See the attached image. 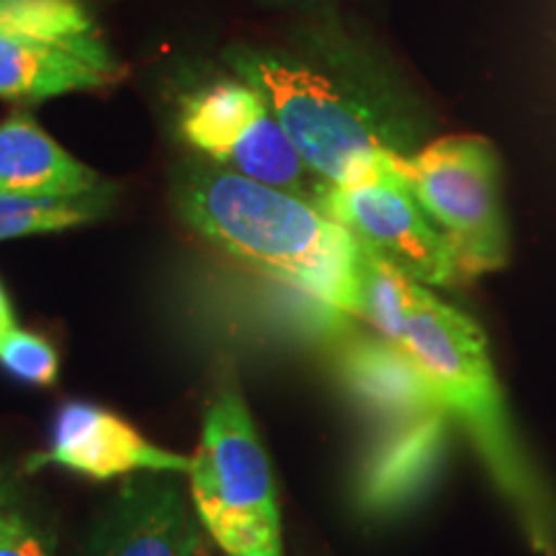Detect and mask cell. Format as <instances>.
Instances as JSON below:
<instances>
[{"mask_svg": "<svg viewBox=\"0 0 556 556\" xmlns=\"http://www.w3.org/2000/svg\"><path fill=\"white\" fill-rule=\"evenodd\" d=\"M178 131L222 168L299 197H317L319 184L309 180L307 163L263 96L245 80H219L186 96Z\"/></svg>", "mask_w": 556, "mask_h": 556, "instance_id": "obj_6", "label": "cell"}, {"mask_svg": "<svg viewBox=\"0 0 556 556\" xmlns=\"http://www.w3.org/2000/svg\"><path fill=\"white\" fill-rule=\"evenodd\" d=\"M338 377L364 413L387 426L446 413L415 358L381 336L340 340Z\"/></svg>", "mask_w": 556, "mask_h": 556, "instance_id": "obj_12", "label": "cell"}, {"mask_svg": "<svg viewBox=\"0 0 556 556\" xmlns=\"http://www.w3.org/2000/svg\"><path fill=\"white\" fill-rule=\"evenodd\" d=\"M315 201L358 242L422 287H454L464 281L446 235L433 225L400 176L353 186L319 184Z\"/></svg>", "mask_w": 556, "mask_h": 556, "instance_id": "obj_7", "label": "cell"}, {"mask_svg": "<svg viewBox=\"0 0 556 556\" xmlns=\"http://www.w3.org/2000/svg\"><path fill=\"white\" fill-rule=\"evenodd\" d=\"M189 520L180 475H135L99 518L86 556H184Z\"/></svg>", "mask_w": 556, "mask_h": 556, "instance_id": "obj_10", "label": "cell"}, {"mask_svg": "<svg viewBox=\"0 0 556 556\" xmlns=\"http://www.w3.org/2000/svg\"><path fill=\"white\" fill-rule=\"evenodd\" d=\"M122 78V65L96 31H0V99L37 103Z\"/></svg>", "mask_w": 556, "mask_h": 556, "instance_id": "obj_9", "label": "cell"}, {"mask_svg": "<svg viewBox=\"0 0 556 556\" xmlns=\"http://www.w3.org/2000/svg\"><path fill=\"white\" fill-rule=\"evenodd\" d=\"M0 31L86 34L96 26L80 0H0Z\"/></svg>", "mask_w": 556, "mask_h": 556, "instance_id": "obj_17", "label": "cell"}, {"mask_svg": "<svg viewBox=\"0 0 556 556\" xmlns=\"http://www.w3.org/2000/svg\"><path fill=\"white\" fill-rule=\"evenodd\" d=\"M106 186L39 127L31 116L0 122V193L29 199H73Z\"/></svg>", "mask_w": 556, "mask_h": 556, "instance_id": "obj_13", "label": "cell"}, {"mask_svg": "<svg viewBox=\"0 0 556 556\" xmlns=\"http://www.w3.org/2000/svg\"><path fill=\"white\" fill-rule=\"evenodd\" d=\"M278 3H294V0H278Z\"/></svg>", "mask_w": 556, "mask_h": 556, "instance_id": "obj_21", "label": "cell"}, {"mask_svg": "<svg viewBox=\"0 0 556 556\" xmlns=\"http://www.w3.org/2000/svg\"><path fill=\"white\" fill-rule=\"evenodd\" d=\"M420 283L405 270L381 258L361 242L358 283H356V317L371 325L389 343L402 345L409 307H413Z\"/></svg>", "mask_w": 556, "mask_h": 556, "instance_id": "obj_14", "label": "cell"}, {"mask_svg": "<svg viewBox=\"0 0 556 556\" xmlns=\"http://www.w3.org/2000/svg\"><path fill=\"white\" fill-rule=\"evenodd\" d=\"M13 328H16V317H13L11 299L5 294L3 283H0V340H3L5 332H11Z\"/></svg>", "mask_w": 556, "mask_h": 556, "instance_id": "obj_20", "label": "cell"}, {"mask_svg": "<svg viewBox=\"0 0 556 556\" xmlns=\"http://www.w3.org/2000/svg\"><path fill=\"white\" fill-rule=\"evenodd\" d=\"M173 204L229 258L356 317L361 242L315 199L193 160L173 178Z\"/></svg>", "mask_w": 556, "mask_h": 556, "instance_id": "obj_1", "label": "cell"}, {"mask_svg": "<svg viewBox=\"0 0 556 556\" xmlns=\"http://www.w3.org/2000/svg\"><path fill=\"white\" fill-rule=\"evenodd\" d=\"M52 528L18 479L0 469V556H52Z\"/></svg>", "mask_w": 556, "mask_h": 556, "instance_id": "obj_16", "label": "cell"}, {"mask_svg": "<svg viewBox=\"0 0 556 556\" xmlns=\"http://www.w3.org/2000/svg\"><path fill=\"white\" fill-rule=\"evenodd\" d=\"M189 492L193 518L227 556H283L274 469L235 387L206 407Z\"/></svg>", "mask_w": 556, "mask_h": 556, "instance_id": "obj_4", "label": "cell"}, {"mask_svg": "<svg viewBox=\"0 0 556 556\" xmlns=\"http://www.w3.org/2000/svg\"><path fill=\"white\" fill-rule=\"evenodd\" d=\"M448 413L389 426L358 471V505L371 516H392L415 503L433 482L446 456Z\"/></svg>", "mask_w": 556, "mask_h": 556, "instance_id": "obj_11", "label": "cell"}, {"mask_svg": "<svg viewBox=\"0 0 556 556\" xmlns=\"http://www.w3.org/2000/svg\"><path fill=\"white\" fill-rule=\"evenodd\" d=\"M0 366L31 387H52L60 377V356L39 332L13 328L0 340Z\"/></svg>", "mask_w": 556, "mask_h": 556, "instance_id": "obj_18", "label": "cell"}, {"mask_svg": "<svg viewBox=\"0 0 556 556\" xmlns=\"http://www.w3.org/2000/svg\"><path fill=\"white\" fill-rule=\"evenodd\" d=\"M227 65L263 96L319 184L353 186L397 176L405 152L323 70L294 54L248 45L227 50Z\"/></svg>", "mask_w": 556, "mask_h": 556, "instance_id": "obj_3", "label": "cell"}, {"mask_svg": "<svg viewBox=\"0 0 556 556\" xmlns=\"http://www.w3.org/2000/svg\"><path fill=\"white\" fill-rule=\"evenodd\" d=\"M402 348L422 368L448 415H456L475 441L503 495L510 497L536 546L552 548L546 500L516 448L500 389L486 353L484 332L469 315L417 287Z\"/></svg>", "mask_w": 556, "mask_h": 556, "instance_id": "obj_2", "label": "cell"}, {"mask_svg": "<svg viewBox=\"0 0 556 556\" xmlns=\"http://www.w3.org/2000/svg\"><path fill=\"white\" fill-rule=\"evenodd\" d=\"M65 467L83 477L103 479L135 477L144 471L189 477L191 456L160 448L124 417L90 402H67L54 417L50 446L29 456L26 475L41 467Z\"/></svg>", "mask_w": 556, "mask_h": 556, "instance_id": "obj_8", "label": "cell"}, {"mask_svg": "<svg viewBox=\"0 0 556 556\" xmlns=\"http://www.w3.org/2000/svg\"><path fill=\"white\" fill-rule=\"evenodd\" d=\"M184 556H227L217 544H214L212 539L206 536L204 528L199 526L197 518H193V513H191V520H189V533H186Z\"/></svg>", "mask_w": 556, "mask_h": 556, "instance_id": "obj_19", "label": "cell"}, {"mask_svg": "<svg viewBox=\"0 0 556 556\" xmlns=\"http://www.w3.org/2000/svg\"><path fill=\"white\" fill-rule=\"evenodd\" d=\"M114 199L116 189L111 184L73 199H29L0 193V240L65 232L88 222H99L111 212Z\"/></svg>", "mask_w": 556, "mask_h": 556, "instance_id": "obj_15", "label": "cell"}, {"mask_svg": "<svg viewBox=\"0 0 556 556\" xmlns=\"http://www.w3.org/2000/svg\"><path fill=\"white\" fill-rule=\"evenodd\" d=\"M397 176L454 248L464 278L503 268L507 229L500 204V160L490 139L451 135L405 152Z\"/></svg>", "mask_w": 556, "mask_h": 556, "instance_id": "obj_5", "label": "cell"}]
</instances>
